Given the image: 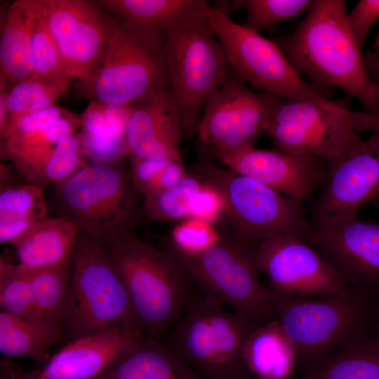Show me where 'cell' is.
I'll return each mask as SVG.
<instances>
[{
    "mask_svg": "<svg viewBox=\"0 0 379 379\" xmlns=\"http://www.w3.org/2000/svg\"><path fill=\"white\" fill-rule=\"evenodd\" d=\"M88 164L83 153L71 154L54 147L37 167L22 178L27 183L44 189L67 180Z\"/></svg>",
    "mask_w": 379,
    "mask_h": 379,
    "instance_id": "74e56055",
    "label": "cell"
},
{
    "mask_svg": "<svg viewBox=\"0 0 379 379\" xmlns=\"http://www.w3.org/2000/svg\"><path fill=\"white\" fill-rule=\"evenodd\" d=\"M64 324L74 338L119 328L144 333L103 244L79 232Z\"/></svg>",
    "mask_w": 379,
    "mask_h": 379,
    "instance_id": "ba28073f",
    "label": "cell"
},
{
    "mask_svg": "<svg viewBox=\"0 0 379 379\" xmlns=\"http://www.w3.org/2000/svg\"><path fill=\"white\" fill-rule=\"evenodd\" d=\"M257 326L228 311L215 293L199 284L181 314L161 336L163 340H159L201 379H243L251 375L244 346Z\"/></svg>",
    "mask_w": 379,
    "mask_h": 379,
    "instance_id": "277c9868",
    "label": "cell"
},
{
    "mask_svg": "<svg viewBox=\"0 0 379 379\" xmlns=\"http://www.w3.org/2000/svg\"><path fill=\"white\" fill-rule=\"evenodd\" d=\"M95 2L121 20L161 34L188 20L206 15L211 6L205 0H100Z\"/></svg>",
    "mask_w": 379,
    "mask_h": 379,
    "instance_id": "484cf974",
    "label": "cell"
},
{
    "mask_svg": "<svg viewBox=\"0 0 379 379\" xmlns=\"http://www.w3.org/2000/svg\"><path fill=\"white\" fill-rule=\"evenodd\" d=\"M368 203L379 204V132H373L328 167V176L310 208V218L358 214Z\"/></svg>",
    "mask_w": 379,
    "mask_h": 379,
    "instance_id": "e0dca14e",
    "label": "cell"
},
{
    "mask_svg": "<svg viewBox=\"0 0 379 379\" xmlns=\"http://www.w3.org/2000/svg\"><path fill=\"white\" fill-rule=\"evenodd\" d=\"M114 328L74 339L29 379H96L139 335Z\"/></svg>",
    "mask_w": 379,
    "mask_h": 379,
    "instance_id": "ffe728a7",
    "label": "cell"
},
{
    "mask_svg": "<svg viewBox=\"0 0 379 379\" xmlns=\"http://www.w3.org/2000/svg\"><path fill=\"white\" fill-rule=\"evenodd\" d=\"M379 20V0H361L347 14L351 32L362 48L365 39Z\"/></svg>",
    "mask_w": 379,
    "mask_h": 379,
    "instance_id": "ab89813d",
    "label": "cell"
},
{
    "mask_svg": "<svg viewBox=\"0 0 379 379\" xmlns=\"http://www.w3.org/2000/svg\"><path fill=\"white\" fill-rule=\"evenodd\" d=\"M79 230L60 218H45L25 230L11 243L18 263L27 270L72 265Z\"/></svg>",
    "mask_w": 379,
    "mask_h": 379,
    "instance_id": "603a6c76",
    "label": "cell"
},
{
    "mask_svg": "<svg viewBox=\"0 0 379 379\" xmlns=\"http://www.w3.org/2000/svg\"><path fill=\"white\" fill-rule=\"evenodd\" d=\"M1 310L22 316L38 315L29 273L8 256L0 258Z\"/></svg>",
    "mask_w": 379,
    "mask_h": 379,
    "instance_id": "836d02e7",
    "label": "cell"
},
{
    "mask_svg": "<svg viewBox=\"0 0 379 379\" xmlns=\"http://www.w3.org/2000/svg\"><path fill=\"white\" fill-rule=\"evenodd\" d=\"M227 168L299 200L307 201L324 185L327 164L322 160L279 149L247 147L220 159Z\"/></svg>",
    "mask_w": 379,
    "mask_h": 379,
    "instance_id": "ac0fdd59",
    "label": "cell"
},
{
    "mask_svg": "<svg viewBox=\"0 0 379 379\" xmlns=\"http://www.w3.org/2000/svg\"><path fill=\"white\" fill-rule=\"evenodd\" d=\"M201 286L259 326L275 319L272 293L244 249L227 234L198 255L179 258Z\"/></svg>",
    "mask_w": 379,
    "mask_h": 379,
    "instance_id": "4fadbf2b",
    "label": "cell"
},
{
    "mask_svg": "<svg viewBox=\"0 0 379 379\" xmlns=\"http://www.w3.org/2000/svg\"><path fill=\"white\" fill-rule=\"evenodd\" d=\"M347 14L345 1L314 0L297 27L274 43L312 84L340 88L379 117V85L368 72Z\"/></svg>",
    "mask_w": 379,
    "mask_h": 379,
    "instance_id": "6da1fadb",
    "label": "cell"
},
{
    "mask_svg": "<svg viewBox=\"0 0 379 379\" xmlns=\"http://www.w3.org/2000/svg\"><path fill=\"white\" fill-rule=\"evenodd\" d=\"M243 356L251 375L259 379H291L296 369L295 349L276 319L253 329Z\"/></svg>",
    "mask_w": 379,
    "mask_h": 379,
    "instance_id": "d4e9b609",
    "label": "cell"
},
{
    "mask_svg": "<svg viewBox=\"0 0 379 379\" xmlns=\"http://www.w3.org/2000/svg\"><path fill=\"white\" fill-rule=\"evenodd\" d=\"M276 96L252 91L232 69L204 107L197 133L201 154L220 160L254 147L265 132Z\"/></svg>",
    "mask_w": 379,
    "mask_h": 379,
    "instance_id": "8fae6325",
    "label": "cell"
},
{
    "mask_svg": "<svg viewBox=\"0 0 379 379\" xmlns=\"http://www.w3.org/2000/svg\"><path fill=\"white\" fill-rule=\"evenodd\" d=\"M62 336L61 325L43 317L0 312V352L6 357L48 360L49 348Z\"/></svg>",
    "mask_w": 379,
    "mask_h": 379,
    "instance_id": "4316f807",
    "label": "cell"
},
{
    "mask_svg": "<svg viewBox=\"0 0 379 379\" xmlns=\"http://www.w3.org/2000/svg\"><path fill=\"white\" fill-rule=\"evenodd\" d=\"M222 233L214 224L204 220L188 218L172 230L164 246L179 258H193L220 240Z\"/></svg>",
    "mask_w": 379,
    "mask_h": 379,
    "instance_id": "8d00e7d4",
    "label": "cell"
},
{
    "mask_svg": "<svg viewBox=\"0 0 379 379\" xmlns=\"http://www.w3.org/2000/svg\"><path fill=\"white\" fill-rule=\"evenodd\" d=\"M206 19L222 44L233 70L254 88L312 102L347 122L352 121L354 112L343 103L328 100L318 87L305 81L274 41L234 22L227 12L215 6H210Z\"/></svg>",
    "mask_w": 379,
    "mask_h": 379,
    "instance_id": "9c48e42d",
    "label": "cell"
},
{
    "mask_svg": "<svg viewBox=\"0 0 379 379\" xmlns=\"http://www.w3.org/2000/svg\"><path fill=\"white\" fill-rule=\"evenodd\" d=\"M272 293L275 319L291 342L296 368L305 373L379 331V298L358 288L345 295Z\"/></svg>",
    "mask_w": 379,
    "mask_h": 379,
    "instance_id": "7a4b0ae2",
    "label": "cell"
},
{
    "mask_svg": "<svg viewBox=\"0 0 379 379\" xmlns=\"http://www.w3.org/2000/svg\"><path fill=\"white\" fill-rule=\"evenodd\" d=\"M240 247L257 271L267 276L273 294L345 295L356 289L302 239L275 237Z\"/></svg>",
    "mask_w": 379,
    "mask_h": 379,
    "instance_id": "7c38bea8",
    "label": "cell"
},
{
    "mask_svg": "<svg viewBox=\"0 0 379 379\" xmlns=\"http://www.w3.org/2000/svg\"><path fill=\"white\" fill-rule=\"evenodd\" d=\"M96 379H201L158 339L137 336Z\"/></svg>",
    "mask_w": 379,
    "mask_h": 379,
    "instance_id": "7402d4cb",
    "label": "cell"
},
{
    "mask_svg": "<svg viewBox=\"0 0 379 379\" xmlns=\"http://www.w3.org/2000/svg\"><path fill=\"white\" fill-rule=\"evenodd\" d=\"M132 107L91 102L81 116V131L78 134L90 164H110L129 156L126 129Z\"/></svg>",
    "mask_w": 379,
    "mask_h": 379,
    "instance_id": "44dd1931",
    "label": "cell"
},
{
    "mask_svg": "<svg viewBox=\"0 0 379 379\" xmlns=\"http://www.w3.org/2000/svg\"><path fill=\"white\" fill-rule=\"evenodd\" d=\"M27 271L36 314L62 326L68 303L72 265Z\"/></svg>",
    "mask_w": 379,
    "mask_h": 379,
    "instance_id": "f546056e",
    "label": "cell"
},
{
    "mask_svg": "<svg viewBox=\"0 0 379 379\" xmlns=\"http://www.w3.org/2000/svg\"><path fill=\"white\" fill-rule=\"evenodd\" d=\"M37 0H17L8 8L1 28L0 66L13 86L33 74L32 42Z\"/></svg>",
    "mask_w": 379,
    "mask_h": 379,
    "instance_id": "cb8c5ba5",
    "label": "cell"
},
{
    "mask_svg": "<svg viewBox=\"0 0 379 379\" xmlns=\"http://www.w3.org/2000/svg\"><path fill=\"white\" fill-rule=\"evenodd\" d=\"M171 88L178 103L183 136L197 133L204 107L232 68L206 15L164 32Z\"/></svg>",
    "mask_w": 379,
    "mask_h": 379,
    "instance_id": "30bf717a",
    "label": "cell"
},
{
    "mask_svg": "<svg viewBox=\"0 0 379 379\" xmlns=\"http://www.w3.org/2000/svg\"><path fill=\"white\" fill-rule=\"evenodd\" d=\"M223 216H225V204L220 194L204 181L193 199L189 218L215 224Z\"/></svg>",
    "mask_w": 379,
    "mask_h": 379,
    "instance_id": "f35d334b",
    "label": "cell"
},
{
    "mask_svg": "<svg viewBox=\"0 0 379 379\" xmlns=\"http://www.w3.org/2000/svg\"><path fill=\"white\" fill-rule=\"evenodd\" d=\"M1 379H29L27 375L17 370L14 365L7 361H1Z\"/></svg>",
    "mask_w": 379,
    "mask_h": 379,
    "instance_id": "b9f144b4",
    "label": "cell"
},
{
    "mask_svg": "<svg viewBox=\"0 0 379 379\" xmlns=\"http://www.w3.org/2000/svg\"><path fill=\"white\" fill-rule=\"evenodd\" d=\"M203 185L200 178L190 172L176 185L143 197L142 213L159 222L188 218L193 199Z\"/></svg>",
    "mask_w": 379,
    "mask_h": 379,
    "instance_id": "1f68e13d",
    "label": "cell"
},
{
    "mask_svg": "<svg viewBox=\"0 0 379 379\" xmlns=\"http://www.w3.org/2000/svg\"><path fill=\"white\" fill-rule=\"evenodd\" d=\"M243 379H259V378H256L255 376H253V375H249V376H247V377H246V378H244ZM298 379H300V378H298Z\"/></svg>",
    "mask_w": 379,
    "mask_h": 379,
    "instance_id": "7bdbcfd3",
    "label": "cell"
},
{
    "mask_svg": "<svg viewBox=\"0 0 379 379\" xmlns=\"http://www.w3.org/2000/svg\"><path fill=\"white\" fill-rule=\"evenodd\" d=\"M126 133L130 161L181 157L180 108L171 87L133 106Z\"/></svg>",
    "mask_w": 379,
    "mask_h": 379,
    "instance_id": "d6986e66",
    "label": "cell"
},
{
    "mask_svg": "<svg viewBox=\"0 0 379 379\" xmlns=\"http://www.w3.org/2000/svg\"><path fill=\"white\" fill-rule=\"evenodd\" d=\"M309 222L304 240L350 286L379 298V222L356 213Z\"/></svg>",
    "mask_w": 379,
    "mask_h": 379,
    "instance_id": "2e32d148",
    "label": "cell"
},
{
    "mask_svg": "<svg viewBox=\"0 0 379 379\" xmlns=\"http://www.w3.org/2000/svg\"><path fill=\"white\" fill-rule=\"evenodd\" d=\"M33 74L64 91L70 87L57 46L41 18L37 2V15L32 42Z\"/></svg>",
    "mask_w": 379,
    "mask_h": 379,
    "instance_id": "e575fe53",
    "label": "cell"
},
{
    "mask_svg": "<svg viewBox=\"0 0 379 379\" xmlns=\"http://www.w3.org/2000/svg\"><path fill=\"white\" fill-rule=\"evenodd\" d=\"M43 190L27 182L1 184V244H11L29 226L46 218L48 205Z\"/></svg>",
    "mask_w": 379,
    "mask_h": 379,
    "instance_id": "f1b7e54d",
    "label": "cell"
},
{
    "mask_svg": "<svg viewBox=\"0 0 379 379\" xmlns=\"http://www.w3.org/2000/svg\"><path fill=\"white\" fill-rule=\"evenodd\" d=\"M71 79L89 80L100 65L118 18L95 1L37 0Z\"/></svg>",
    "mask_w": 379,
    "mask_h": 379,
    "instance_id": "5bb4252c",
    "label": "cell"
},
{
    "mask_svg": "<svg viewBox=\"0 0 379 379\" xmlns=\"http://www.w3.org/2000/svg\"><path fill=\"white\" fill-rule=\"evenodd\" d=\"M191 173L220 194L230 227L227 235L237 245L275 237L304 239L310 222L303 202L222 168L207 155L201 154Z\"/></svg>",
    "mask_w": 379,
    "mask_h": 379,
    "instance_id": "52a82bcc",
    "label": "cell"
},
{
    "mask_svg": "<svg viewBox=\"0 0 379 379\" xmlns=\"http://www.w3.org/2000/svg\"><path fill=\"white\" fill-rule=\"evenodd\" d=\"M364 58L371 79L379 85V43L374 53H369Z\"/></svg>",
    "mask_w": 379,
    "mask_h": 379,
    "instance_id": "60d3db41",
    "label": "cell"
},
{
    "mask_svg": "<svg viewBox=\"0 0 379 379\" xmlns=\"http://www.w3.org/2000/svg\"><path fill=\"white\" fill-rule=\"evenodd\" d=\"M81 128V119L68 112L53 125L28 132L13 131L3 139L1 154L15 164L22 176L37 167L64 135Z\"/></svg>",
    "mask_w": 379,
    "mask_h": 379,
    "instance_id": "83f0119b",
    "label": "cell"
},
{
    "mask_svg": "<svg viewBox=\"0 0 379 379\" xmlns=\"http://www.w3.org/2000/svg\"><path fill=\"white\" fill-rule=\"evenodd\" d=\"M138 194L123 159L89 164L54 185L51 203L56 217L105 245L135 233L142 214Z\"/></svg>",
    "mask_w": 379,
    "mask_h": 379,
    "instance_id": "5b68a950",
    "label": "cell"
},
{
    "mask_svg": "<svg viewBox=\"0 0 379 379\" xmlns=\"http://www.w3.org/2000/svg\"><path fill=\"white\" fill-rule=\"evenodd\" d=\"M265 132L282 152L314 157L327 166L362 139L345 121L312 102L276 96Z\"/></svg>",
    "mask_w": 379,
    "mask_h": 379,
    "instance_id": "9a60e30c",
    "label": "cell"
},
{
    "mask_svg": "<svg viewBox=\"0 0 379 379\" xmlns=\"http://www.w3.org/2000/svg\"><path fill=\"white\" fill-rule=\"evenodd\" d=\"M170 87L164 34L119 18L100 65L79 83V92L92 101L129 106Z\"/></svg>",
    "mask_w": 379,
    "mask_h": 379,
    "instance_id": "8992f818",
    "label": "cell"
},
{
    "mask_svg": "<svg viewBox=\"0 0 379 379\" xmlns=\"http://www.w3.org/2000/svg\"><path fill=\"white\" fill-rule=\"evenodd\" d=\"M313 0H243L246 12L245 26L260 33L271 32L279 24L307 13Z\"/></svg>",
    "mask_w": 379,
    "mask_h": 379,
    "instance_id": "d590c367",
    "label": "cell"
},
{
    "mask_svg": "<svg viewBox=\"0 0 379 379\" xmlns=\"http://www.w3.org/2000/svg\"><path fill=\"white\" fill-rule=\"evenodd\" d=\"M300 379H379V331Z\"/></svg>",
    "mask_w": 379,
    "mask_h": 379,
    "instance_id": "4dcf8cb0",
    "label": "cell"
},
{
    "mask_svg": "<svg viewBox=\"0 0 379 379\" xmlns=\"http://www.w3.org/2000/svg\"><path fill=\"white\" fill-rule=\"evenodd\" d=\"M65 91L34 74L19 81L8 91L6 98L7 126L4 139L24 117L53 105Z\"/></svg>",
    "mask_w": 379,
    "mask_h": 379,
    "instance_id": "d6a6232c",
    "label": "cell"
},
{
    "mask_svg": "<svg viewBox=\"0 0 379 379\" xmlns=\"http://www.w3.org/2000/svg\"><path fill=\"white\" fill-rule=\"evenodd\" d=\"M103 246L144 333L159 338L181 314L199 284L172 251L135 233Z\"/></svg>",
    "mask_w": 379,
    "mask_h": 379,
    "instance_id": "3957f363",
    "label": "cell"
}]
</instances>
